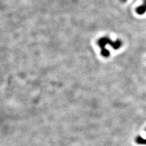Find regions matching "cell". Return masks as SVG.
<instances>
[{"instance_id":"obj_1","label":"cell","mask_w":146,"mask_h":146,"mask_svg":"<svg viewBox=\"0 0 146 146\" xmlns=\"http://www.w3.org/2000/svg\"><path fill=\"white\" fill-rule=\"evenodd\" d=\"M146 11V7L145 5H141V6L139 7H138V8H137V10H136L137 13L139 14H140V15L144 14Z\"/></svg>"},{"instance_id":"obj_2","label":"cell","mask_w":146,"mask_h":146,"mask_svg":"<svg viewBox=\"0 0 146 146\" xmlns=\"http://www.w3.org/2000/svg\"><path fill=\"white\" fill-rule=\"evenodd\" d=\"M144 5L146 7V0H145V3H144Z\"/></svg>"},{"instance_id":"obj_3","label":"cell","mask_w":146,"mask_h":146,"mask_svg":"<svg viewBox=\"0 0 146 146\" xmlns=\"http://www.w3.org/2000/svg\"><path fill=\"white\" fill-rule=\"evenodd\" d=\"M143 143H146V141H145V142H143ZM143 143H142V144H143Z\"/></svg>"}]
</instances>
